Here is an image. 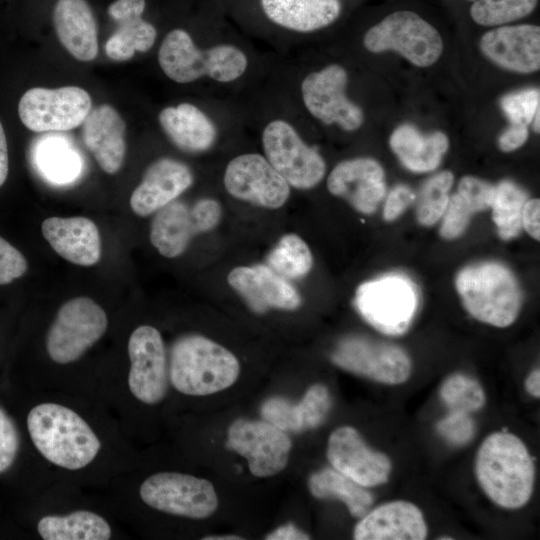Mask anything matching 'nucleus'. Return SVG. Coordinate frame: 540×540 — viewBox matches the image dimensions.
Returning <instances> with one entry per match:
<instances>
[{
  "label": "nucleus",
  "instance_id": "8fccbe9b",
  "mask_svg": "<svg viewBox=\"0 0 540 540\" xmlns=\"http://www.w3.org/2000/svg\"><path fill=\"white\" fill-rule=\"evenodd\" d=\"M540 200L530 199L524 204L522 210V228L534 239L539 240L540 233Z\"/></svg>",
  "mask_w": 540,
  "mask_h": 540
},
{
  "label": "nucleus",
  "instance_id": "a878e982",
  "mask_svg": "<svg viewBox=\"0 0 540 540\" xmlns=\"http://www.w3.org/2000/svg\"><path fill=\"white\" fill-rule=\"evenodd\" d=\"M53 23L64 48L79 61H92L98 54V28L87 0H57Z\"/></svg>",
  "mask_w": 540,
  "mask_h": 540
},
{
  "label": "nucleus",
  "instance_id": "09e8293b",
  "mask_svg": "<svg viewBox=\"0 0 540 540\" xmlns=\"http://www.w3.org/2000/svg\"><path fill=\"white\" fill-rule=\"evenodd\" d=\"M528 138L526 125L512 124L500 135L498 144L502 151L511 152L521 147Z\"/></svg>",
  "mask_w": 540,
  "mask_h": 540
},
{
  "label": "nucleus",
  "instance_id": "393cba45",
  "mask_svg": "<svg viewBox=\"0 0 540 540\" xmlns=\"http://www.w3.org/2000/svg\"><path fill=\"white\" fill-rule=\"evenodd\" d=\"M82 124L84 144L99 166L108 174L117 173L126 153V125L120 114L102 104L92 109Z\"/></svg>",
  "mask_w": 540,
  "mask_h": 540
},
{
  "label": "nucleus",
  "instance_id": "864d4df0",
  "mask_svg": "<svg viewBox=\"0 0 540 540\" xmlns=\"http://www.w3.org/2000/svg\"><path fill=\"white\" fill-rule=\"evenodd\" d=\"M525 389L526 391L535 398L540 397V371L539 369H534L526 377L525 380Z\"/></svg>",
  "mask_w": 540,
  "mask_h": 540
},
{
  "label": "nucleus",
  "instance_id": "423d86ee",
  "mask_svg": "<svg viewBox=\"0 0 540 540\" xmlns=\"http://www.w3.org/2000/svg\"><path fill=\"white\" fill-rule=\"evenodd\" d=\"M367 50H393L419 67L435 63L443 51L438 31L412 11H396L370 28L363 40Z\"/></svg>",
  "mask_w": 540,
  "mask_h": 540
},
{
  "label": "nucleus",
  "instance_id": "de8ad7c7",
  "mask_svg": "<svg viewBox=\"0 0 540 540\" xmlns=\"http://www.w3.org/2000/svg\"><path fill=\"white\" fill-rule=\"evenodd\" d=\"M145 0H115L108 7L109 16L117 23L121 20L142 16Z\"/></svg>",
  "mask_w": 540,
  "mask_h": 540
},
{
  "label": "nucleus",
  "instance_id": "ddd939ff",
  "mask_svg": "<svg viewBox=\"0 0 540 540\" xmlns=\"http://www.w3.org/2000/svg\"><path fill=\"white\" fill-rule=\"evenodd\" d=\"M332 361L351 373L389 385L404 383L412 368L411 360L402 348L360 336L341 340L332 354Z\"/></svg>",
  "mask_w": 540,
  "mask_h": 540
},
{
  "label": "nucleus",
  "instance_id": "6e6552de",
  "mask_svg": "<svg viewBox=\"0 0 540 540\" xmlns=\"http://www.w3.org/2000/svg\"><path fill=\"white\" fill-rule=\"evenodd\" d=\"M413 284L400 276H387L361 284L355 305L361 316L386 335H401L409 328L417 309Z\"/></svg>",
  "mask_w": 540,
  "mask_h": 540
},
{
  "label": "nucleus",
  "instance_id": "a211bd4d",
  "mask_svg": "<svg viewBox=\"0 0 540 540\" xmlns=\"http://www.w3.org/2000/svg\"><path fill=\"white\" fill-rule=\"evenodd\" d=\"M327 458L334 469L365 488L386 483L391 472L387 455L371 449L350 426L339 427L331 433Z\"/></svg>",
  "mask_w": 540,
  "mask_h": 540
},
{
  "label": "nucleus",
  "instance_id": "f704fd0d",
  "mask_svg": "<svg viewBox=\"0 0 540 540\" xmlns=\"http://www.w3.org/2000/svg\"><path fill=\"white\" fill-rule=\"evenodd\" d=\"M268 266L284 278L307 274L313 264L312 254L305 241L296 234L283 236L267 257Z\"/></svg>",
  "mask_w": 540,
  "mask_h": 540
},
{
  "label": "nucleus",
  "instance_id": "58836bf2",
  "mask_svg": "<svg viewBox=\"0 0 540 540\" xmlns=\"http://www.w3.org/2000/svg\"><path fill=\"white\" fill-rule=\"evenodd\" d=\"M38 163L43 173L58 183L73 180L80 169L77 155L57 142L48 143L40 150Z\"/></svg>",
  "mask_w": 540,
  "mask_h": 540
},
{
  "label": "nucleus",
  "instance_id": "0eeeda50",
  "mask_svg": "<svg viewBox=\"0 0 540 540\" xmlns=\"http://www.w3.org/2000/svg\"><path fill=\"white\" fill-rule=\"evenodd\" d=\"M107 326V315L94 300H68L59 308L47 333L49 357L58 364L76 361L104 335Z\"/></svg>",
  "mask_w": 540,
  "mask_h": 540
},
{
  "label": "nucleus",
  "instance_id": "2eb2a0df",
  "mask_svg": "<svg viewBox=\"0 0 540 540\" xmlns=\"http://www.w3.org/2000/svg\"><path fill=\"white\" fill-rule=\"evenodd\" d=\"M228 446L245 457L254 476L269 477L283 470L292 442L268 421L238 419L228 429Z\"/></svg>",
  "mask_w": 540,
  "mask_h": 540
},
{
  "label": "nucleus",
  "instance_id": "1a4fd4ad",
  "mask_svg": "<svg viewBox=\"0 0 540 540\" xmlns=\"http://www.w3.org/2000/svg\"><path fill=\"white\" fill-rule=\"evenodd\" d=\"M262 144L266 159L290 186L310 189L324 177L323 158L287 121L269 122L262 133Z\"/></svg>",
  "mask_w": 540,
  "mask_h": 540
},
{
  "label": "nucleus",
  "instance_id": "aec40b11",
  "mask_svg": "<svg viewBox=\"0 0 540 540\" xmlns=\"http://www.w3.org/2000/svg\"><path fill=\"white\" fill-rule=\"evenodd\" d=\"M480 48L504 69L532 73L540 67V28L530 24L501 26L482 36Z\"/></svg>",
  "mask_w": 540,
  "mask_h": 540
},
{
  "label": "nucleus",
  "instance_id": "f03ea898",
  "mask_svg": "<svg viewBox=\"0 0 540 540\" xmlns=\"http://www.w3.org/2000/svg\"><path fill=\"white\" fill-rule=\"evenodd\" d=\"M27 428L37 450L52 464L68 470L87 466L101 443L87 422L72 409L56 403L33 407Z\"/></svg>",
  "mask_w": 540,
  "mask_h": 540
},
{
  "label": "nucleus",
  "instance_id": "2f4dec72",
  "mask_svg": "<svg viewBox=\"0 0 540 540\" xmlns=\"http://www.w3.org/2000/svg\"><path fill=\"white\" fill-rule=\"evenodd\" d=\"M309 489L316 498H336L344 502L350 514L361 518L373 504V495L336 469L325 468L309 478Z\"/></svg>",
  "mask_w": 540,
  "mask_h": 540
},
{
  "label": "nucleus",
  "instance_id": "f8f14e48",
  "mask_svg": "<svg viewBox=\"0 0 540 540\" xmlns=\"http://www.w3.org/2000/svg\"><path fill=\"white\" fill-rule=\"evenodd\" d=\"M221 215V206L214 199H200L191 207L174 200L156 212L150 241L162 256L175 258L185 251L193 236L214 229Z\"/></svg>",
  "mask_w": 540,
  "mask_h": 540
},
{
  "label": "nucleus",
  "instance_id": "7ed1b4c3",
  "mask_svg": "<svg viewBox=\"0 0 540 540\" xmlns=\"http://www.w3.org/2000/svg\"><path fill=\"white\" fill-rule=\"evenodd\" d=\"M239 372L235 355L204 336L181 337L172 347L169 377L183 394L204 396L222 391L237 380Z\"/></svg>",
  "mask_w": 540,
  "mask_h": 540
},
{
  "label": "nucleus",
  "instance_id": "e433bc0d",
  "mask_svg": "<svg viewBox=\"0 0 540 540\" xmlns=\"http://www.w3.org/2000/svg\"><path fill=\"white\" fill-rule=\"evenodd\" d=\"M453 181L452 172L443 171L432 176L423 184L416 211L420 224L431 226L443 216L449 202L448 193Z\"/></svg>",
  "mask_w": 540,
  "mask_h": 540
},
{
  "label": "nucleus",
  "instance_id": "20e7f679",
  "mask_svg": "<svg viewBox=\"0 0 540 540\" xmlns=\"http://www.w3.org/2000/svg\"><path fill=\"white\" fill-rule=\"evenodd\" d=\"M158 62L165 75L177 83H190L202 77L232 82L247 69L245 53L230 44L200 49L183 29L171 30L163 39Z\"/></svg>",
  "mask_w": 540,
  "mask_h": 540
},
{
  "label": "nucleus",
  "instance_id": "f3484780",
  "mask_svg": "<svg viewBox=\"0 0 540 540\" xmlns=\"http://www.w3.org/2000/svg\"><path fill=\"white\" fill-rule=\"evenodd\" d=\"M130 370L128 385L135 398L156 404L166 395L168 376L163 339L149 325L137 327L128 341Z\"/></svg>",
  "mask_w": 540,
  "mask_h": 540
},
{
  "label": "nucleus",
  "instance_id": "412c9836",
  "mask_svg": "<svg viewBox=\"0 0 540 540\" xmlns=\"http://www.w3.org/2000/svg\"><path fill=\"white\" fill-rule=\"evenodd\" d=\"M227 281L257 313L270 308L294 310L301 304L296 289L266 265L236 267L228 274Z\"/></svg>",
  "mask_w": 540,
  "mask_h": 540
},
{
  "label": "nucleus",
  "instance_id": "c85d7f7f",
  "mask_svg": "<svg viewBox=\"0 0 540 540\" xmlns=\"http://www.w3.org/2000/svg\"><path fill=\"white\" fill-rule=\"evenodd\" d=\"M273 23L296 32H312L332 24L340 15V0H261Z\"/></svg>",
  "mask_w": 540,
  "mask_h": 540
},
{
  "label": "nucleus",
  "instance_id": "c9c22d12",
  "mask_svg": "<svg viewBox=\"0 0 540 540\" xmlns=\"http://www.w3.org/2000/svg\"><path fill=\"white\" fill-rule=\"evenodd\" d=\"M439 393L448 410L453 412L471 414L480 410L486 402L480 383L461 373L447 377Z\"/></svg>",
  "mask_w": 540,
  "mask_h": 540
},
{
  "label": "nucleus",
  "instance_id": "a19ab883",
  "mask_svg": "<svg viewBox=\"0 0 540 540\" xmlns=\"http://www.w3.org/2000/svg\"><path fill=\"white\" fill-rule=\"evenodd\" d=\"M438 433L450 444L463 446L475 434V422L468 413L449 411L436 425Z\"/></svg>",
  "mask_w": 540,
  "mask_h": 540
},
{
  "label": "nucleus",
  "instance_id": "4468645a",
  "mask_svg": "<svg viewBox=\"0 0 540 540\" xmlns=\"http://www.w3.org/2000/svg\"><path fill=\"white\" fill-rule=\"evenodd\" d=\"M347 72L331 64L308 74L301 83V94L309 113L325 124H337L346 131L357 130L363 123V112L345 94Z\"/></svg>",
  "mask_w": 540,
  "mask_h": 540
},
{
  "label": "nucleus",
  "instance_id": "ea45409f",
  "mask_svg": "<svg viewBox=\"0 0 540 540\" xmlns=\"http://www.w3.org/2000/svg\"><path fill=\"white\" fill-rule=\"evenodd\" d=\"M501 108L512 124L528 126L540 104L539 88L525 89L505 95L501 101Z\"/></svg>",
  "mask_w": 540,
  "mask_h": 540
},
{
  "label": "nucleus",
  "instance_id": "cd10ccee",
  "mask_svg": "<svg viewBox=\"0 0 540 540\" xmlns=\"http://www.w3.org/2000/svg\"><path fill=\"white\" fill-rule=\"evenodd\" d=\"M158 120L169 139L183 151L204 152L216 140L217 130L212 120L191 103L162 109Z\"/></svg>",
  "mask_w": 540,
  "mask_h": 540
},
{
  "label": "nucleus",
  "instance_id": "a18cd8bd",
  "mask_svg": "<svg viewBox=\"0 0 540 540\" xmlns=\"http://www.w3.org/2000/svg\"><path fill=\"white\" fill-rule=\"evenodd\" d=\"M19 447V437L11 418L0 408V473L13 463Z\"/></svg>",
  "mask_w": 540,
  "mask_h": 540
},
{
  "label": "nucleus",
  "instance_id": "3c124183",
  "mask_svg": "<svg viewBox=\"0 0 540 540\" xmlns=\"http://www.w3.org/2000/svg\"><path fill=\"white\" fill-rule=\"evenodd\" d=\"M309 538L292 524L281 526L266 537L267 540H307Z\"/></svg>",
  "mask_w": 540,
  "mask_h": 540
},
{
  "label": "nucleus",
  "instance_id": "c756f323",
  "mask_svg": "<svg viewBox=\"0 0 540 540\" xmlns=\"http://www.w3.org/2000/svg\"><path fill=\"white\" fill-rule=\"evenodd\" d=\"M390 146L407 169L422 173L438 167L449 142L442 132L422 135L414 126L404 124L392 133Z\"/></svg>",
  "mask_w": 540,
  "mask_h": 540
},
{
  "label": "nucleus",
  "instance_id": "4be33fe9",
  "mask_svg": "<svg viewBox=\"0 0 540 540\" xmlns=\"http://www.w3.org/2000/svg\"><path fill=\"white\" fill-rule=\"evenodd\" d=\"M192 183L193 174L187 165L170 158L158 159L131 194L130 207L140 217L149 216L176 200Z\"/></svg>",
  "mask_w": 540,
  "mask_h": 540
},
{
  "label": "nucleus",
  "instance_id": "b1692460",
  "mask_svg": "<svg viewBox=\"0 0 540 540\" xmlns=\"http://www.w3.org/2000/svg\"><path fill=\"white\" fill-rule=\"evenodd\" d=\"M42 234L54 251L80 266H92L101 258V239L96 224L82 216L50 217L42 222Z\"/></svg>",
  "mask_w": 540,
  "mask_h": 540
},
{
  "label": "nucleus",
  "instance_id": "4c0bfd02",
  "mask_svg": "<svg viewBox=\"0 0 540 540\" xmlns=\"http://www.w3.org/2000/svg\"><path fill=\"white\" fill-rule=\"evenodd\" d=\"M472 19L482 26H498L530 14L538 0H468Z\"/></svg>",
  "mask_w": 540,
  "mask_h": 540
},
{
  "label": "nucleus",
  "instance_id": "603ef678",
  "mask_svg": "<svg viewBox=\"0 0 540 540\" xmlns=\"http://www.w3.org/2000/svg\"><path fill=\"white\" fill-rule=\"evenodd\" d=\"M9 171L8 147L4 129L0 122V187L5 183Z\"/></svg>",
  "mask_w": 540,
  "mask_h": 540
},
{
  "label": "nucleus",
  "instance_id": "72a5a7b5",
  "mask_svg": "<svg viewBox=\"0 0 540 540\" xmlns=\"http://www.w3.org/2000/svg\"><path fill=\"white\" fill-rule=\"evenodd\" d=\"M527 200L526 192L511 181H502L495 186L490 208L501 239L510 240L520 233L522 210Z\"/></svg>",
  "mask_w": 540,
  "mask_h": 540
},
{
  "label": "nucleus",
  "instance_id": "bb28decb",
  "mask_svg": "<svg viewBox=\"0 0 540 540\" xmlns=\"http://www.w3.org/2000/svg\"><path fill=\"white\" fill-rule=\"evenodd\" d=\"M330 407L329 390L322 384H315L297 404L281 397L266 400L261 414L266 421L285 432H301L318 427L325 420Z\"/></svg>",
  "mask_w": 540,
  "mask_h": 540
},
{
  "label": "nucleus",
  "instance_id": "6ab92c4d",
  "mask_svg": "<svg viewBox=\"0 0 540 540\" xmlns=\"http://www.w3.org/2000/svg\"><path fill=\"white\" fill-rule=\"evenodd\" d=\"M327 188L357 211L372 214L386 193L384 170L371 158L345 160L329 174Z\"/></svg>",
  "mask_w": 540,
  "mask_h": 540
},
{
  "label": "nucleus",
  "instance_id": "39448f33",
  "mask_svg": "<svg viewBox=\"0 0 540 540\" xmlns=\"http://www.w3.org/2000/svg\"><path fill=\"white\" fill-rule=\"evenodd\" d=\"M465 309L477 320L504 328L517 318L521 294L513 274L498 263L463 268L455 279Z\"/></svg>",
  "mask_w": 540,
  "mask_h": 540
},
{
  "label": "nucleus",
  "instance_id": "7c9ffc66",
  "mask_svg": "<svg viewBox=\"0 0 540 540\" xmlns=\"http://www.w3.org/2000/svg\"><path fill=\"white\" fill-rule=\"evenodd\" d=\"M37 531L44 540H107L111 537L108 522L84 510L65 516H45L39 520Z\"/></svg>",
  "mask_w": 540,
  "mask_h": 540
},
{
  "label": "nucleus",
  "instance_id": "49530a36",
  "mask_svg": "<svg viewBox=\"0 0 540 540\" xmlns=\"http://www.w3.org/2000/svg\"><path fill=\"white\" fill-rule=\"evenodd\" d=\"M414 200L412 190L406 185L396 186L388 195L384 209L383 218L386 221H393L399 217L403 211Z\"/></svg>",
  "mask_w": 540,
  "mask_h": 540
},
{
  "label": "nucleus",
  "instance_id": "dca6fc26",
  "mask_svg": "<svg viewBox=\"0 0 540 540\" xmlns=\"http://www.w3.org/2000/svg\"><path fill=\"white\" fill-rule=\"evenodd\" d=\"M223 182L233 197L268 209L280 208L290 195V185L266 157L256 153L233 158L225 169Z\"/></svg>",
  "mask_w": 540,
  "mask_h": 540
},
{
  "label": "nucleus",
  "instance_id": "473e14b6",
  "mask_svg": "<svg viewBox=\"0 0 540 540\" xmlns=\"http://www.w3.org/2000/svg\"><path fill=\"white\" fill-rule=\"evenodd\" d=\"M117 24V30L105 45V52L111 60H129L136 52H146L154 45L157 31L142 16L124 19Z\"/></svg>",
  "mask_w": 540,
  "mask_h": 540
},
{
  "label": "nucleus",
  "instance_id": "c03bdc74",
  "mask_svg": "<svg viewBox=\"0 0 540 540\" xmlns=\"http://www.w3.org/2000/svg\"><path fill=\"white\" fill-rule=\"evenodd\" d=\"M28 263L24 255L0 236V285H5L22 277Z\"/></svg>",
  "mask_w": 540,
  "mask_h": 540
},
{
  "label": "nucleus",
  "instance_id": "5fc2aeb1",
  "mask_svg": "<svg viewBox=\"0 0 540 540\" xmlns=\"http://www.w3.org/2000/svg\"><path fill=\"white\" fill-rule=\"evenodd\" d=\"M242 539L241 537H238V536H235V535H230V536H221V537H217V536H212V537H204L203 540H240Z\"/></svg>",
  "mask_w": 540,
  "mask_h": 540
},
{
  "label": "nucleus",
  "instance_id": "f257e3e1",
  "mask_svg": "<svg viewBox=\"0 0 540 540\" xmlns=\"http://www.w3.org/2000/svg\"><path fill=\"white\" fill-rule=\"evenodd\" d=\"M475 475L492 502L506 509H518L528 503L533 493L535 465L520 438L508 432H495L478 449Z\"/></svg>",
  "mask_w": 540,
  "mask_h": 540
},
{
  "label": "nucleus",
  "instance_id": "5701e85b",
  "mask_svg": "<svg viewBox=\"0 0 540 540\" xmlns=\"http://www.w3.org/2000/svg\"><path fill=\"white\" fill-rule=\"evenodd\" d=\"M427 525L421 510L403 500L382 504L361 517L354 528L356 540H423Z\"/></svg>",
  "mask_w": 540,
  "mask_h": 540
},
{
  "label": "nucleus",
  "instance_id": "37998d69",
  "mask_svg": "<svg viewBox=\"0 0 540 540\" xmlns=\"http://www.w3.org/2000/svg\"><path fill=\"white\" fill-rule=\"evenodd\" d=\"M495 186L472 176L463 177L458 185V194L466 201L473 213L491 207Z\"/></svg>",
  "mask_w": 540,
  "mask_h": 540
},
{
  "label": "nucleus",
  "instance_id": "79ce46f5",
  "mask_svg": "<svg viewBox=\"0 0 540 540\" xmlns=\"http://www.w3.org/2000/svg\"><path fill=\"white\" fill-rule=\"evenodd\" d=\"M473 214L469 205L458 193L452 195L443 214L440 235L448 240L458 238L466 230Z\"/></svg>",
  "mask_w": 540,
  "mask_h": 540
},
{
  "label": "nucleus",
  "instance_id": "9b49d317",
  "mask_svg": "<svg viewBox=\"0 0 540 540\" xmlns=\"http://www.w3.org/2000/svg\"><path fill=\"white\" fill-rule=\"evenodd\" d=\"M139 493L156 510L192 519L207 518L218 507L211 482L183 473H156L142 483Z\"/></svg>",
  "mask_w": 540,
  "mask_h": 540
},
{
  "label": "nucleus",
  "instance_id": "9d476101",
  "mask_svg": "<svg viewBox=\"0 0 540 540\" xmlns=\"http://www.w3.org/2000/svg\"><path fill=\"white\" fill-rule=\"evenodd\" d=\"M91 107L89 93L80 87H35L21 97L18 113L24 126L31 131H68L84 122Z\"/></svg>",
  "mask_w": 540,
  "mask_h": 540
}]
</instances>
